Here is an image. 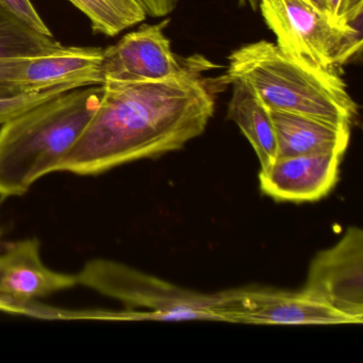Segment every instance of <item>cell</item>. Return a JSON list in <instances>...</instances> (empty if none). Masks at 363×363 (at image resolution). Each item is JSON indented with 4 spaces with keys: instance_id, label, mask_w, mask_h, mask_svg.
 <instances>
[{
    "instance_id": "cell-5",
    "label": "cell",
    "mask_w": 363,
    "mask_h": 363,
    "mask_svg": "<svg viewBox=\"0 0 363 363\" xmlns=\"http://www.w3.org/2000/svg\"><path fill=\"white\" fill-rule=\"evenodd\" d=\"M267 27L284 52L318 67L337 69L362 48V14L335 22L313 0H261Z\"/></svg>"
},
{
    "instance_id": "cell-8",
    "label": "cell",
    "mask_w": 363,
    "mask_h": 363,
    "mask_svg": "<svg viewBox=\"0 0 363 363\" xmlns=\"http://www.w3.org/2000/svg\"><path fill=\"white\" fill-rule=\"evenodd\" d=\"M169 23L165 20L143 25L114 45L103 48L104 84L161 82L178 75L190 58L179 60L172 52L171 42L164 35Z\"/></svg>"
},
{
    "instance_id": "cell-17",
    "label": "cell",
    "mask_w": 363,
    "mask_h": 363,
    "mask_svg": "<svg viewBox=\"0 0 363 363\" xmlns=\"http://www.w3.org/2000/svg\"><path fill=\"white\" fill-rule=\"evenodd\" d=\"M0 7H3L12 16L33 30L48 37H54L30 0H0Z\"/></svg>"
},
{
    "instance_id": "cell-6",
    "label": "cell",
    "mask_w": 363,
    "mask_h": 363,
    "mask_svg": "<svg viewBox=\"0 0 363 363\" xmlns=\"http://www.w3.org/2000/svg\"><path fill=\"white\" fill-rule=\"evenodd\" d=\"M103 48L60 46L54 50L0 59V96L43 92L58 86H101Z\"/></svg>"
},
{
    "instance_id": "cell-13",
    "label": "cell",
    "mask_w": 363,
    "mask_h": 363,
    "mask_svg": "<svg viewBox=\"0 0 363 363\" xmlns=\"http://www.w3.org/2000/svg\"><path fill=\"white\" fill-rule=\"evenodd\" d=\"M233 96L227 118L247 138L258 156L261 169L272 164L277 157L275 128L269 110L245 84L233 82Z\"/></svg>"
},
{
    "instance_id": "cell-7",
    "label": "cell",
    "mask_w": 363,
    "mask_h": 363,
    "mask_svg": "<svg viewBox=\"0 0 363 363\" xmlns=\"http://www.w3.org/2000/svg\"><path fill=\"white\" fill-rule=\"evenodd\" d=\"M306 295L347 316L363 320V233L350 227L337 244L318 252L301 289Z\"/></svg>"
},
{
    "instance_id": "cell-22",
    "label": "cell",
    "mask_w": 363,
    "mask_h": 363,
    "mask_svg": "<svg viewBox=\"0 0 363 363\" xmlns=\"http://www.w3.org/2000/svg\"><path fill=\"white\" fill-rule=\"evenodd\" d=\"M239 1L242 6H250L252 11H257L260 7L261 0H239ZM313 1L316 5L320 6L322 9L326 10V0H313Z\"/></svg>"
},
{
    "instance_id": "cell-12",
    "label": "cell",
    "mask_w": 363,
    "mask_h": 363,
    "mask_svg": "<svg viewBox=\"0 0 363 363\" xmlns=\"http://www.w3.org/2000/svg\"><path fill=\"white\" fill-rule=\"evenodd\" d=\"M277 143V157L316 152L343 154L350 143V127L299 114L269 110Z\"/></svg>"
},
{
    "instance_id": "cell-18",
    "label": "cell",
    "mask_w": 363,
    "mask_h": 363,
    "mask_svg": "<svg viewBox=\"0 0 363 363\" xmlns=\"http://www.w3.org/2000/svg\"><path fill=\"white\" fill-rule=\"evenodd\" d=\"M0 311L50 320L52 307L40 305L35 301H21L0 292Z\"/></svg>"
},
{
    "instance_id": "cell-1",
    "label": "cell",
    "mask_w": 363,
    "mask_h": 363,
    "mask_svg": "<svg viewBox=\"0 0 363 363\" xmlns=\"http://www.w3.org/2000/svg\"><path fill=\"white\" fill-rule=\"evenodd\" d=\"M210 67V61L194 56L169 79L104 84L99 108L58 172L99 175L184 147L214 113L216 86L203 75Z\"/></svg>"
},
{
    "instance_id": "cell-15",
    "label": "cell",
    "mask_w": 363,
    "mask_h": 363,
    "mask_svg": "<svg viewBox=\"0 0 363 363\" xmlns=\"http://www.w3.org/2000/svg\"><path fill=\"white\" fill-rule=\"evenodd\" d=\"M60 46L54 37L33 30L0 7V59L33 56Z\"/></svg>"
},
{
    "instance_id": "cell-9",
    "label": "cell",
    "mask_w": 363,
    "mask_h": 363,
    "mask_svg": "<svg viewBox=\"0 0 363 363\" xmlns=\"http://www.w3.org/2000/svg\"><path fill=\"white\" fill-rule=\"evenodd\" d=\"M224 322L252 324H352L347 316L299 292L243 289L220 293Z\"/></svg>"
},
{
    "instance_id": "cell-2",
    "label": "cell",
    "mask_w": 363,
    "mask_h": 363,
    "mask_svg": "<svg viewBox=\"0 0 363 363\" xmlns=\"http://www.w3.org/2000/svg\"><path fill=\"white\" fill-rule=\"evenodd\" d=\"M224 82L245 84L269 110L350 127L358 116L337 69L318 67L267 41L235 50Z\"/></svg>"
},
{
    "instance_id": "cell-4",
    "label": "cell",
    "mask_w": 363,
    "mask_h": 363,
    "mask_svg": "<svg viewBox=\"0 0 363 363\" xmlns=\"http://www.w3.org/2000/svg\"><path fill=\"white\" fill-rule=\"evenodd\" d=\"M77 284L130 308H145L139 320H222V294H201L180 288L124 263L95 259L76 274Z\"/></svg>"
},
{
    "instance_id": "cell-16",
    "label": "cell",
    "mask_w": 363,
    "mask_h": 363,
    "mask_svg": "<svg viewBox=\"0 0 363 363\" xmlns=\"http://www.w3.org/2000/svg\"><path fill=\"white\" fill-rule=\"evenodd\" d=\"M73 89L77 88L63 86L43 91V92L16 95V96H0V126L16 116L24 113L27 110Z\"/></svg>"
},
{
    "instance_id": "cell-14",
    "label": "cell",
    "mask_w": 363,
    "mask_h": 363,
    "mask_svg": "<svg viewBox=\"0 0 363 363\" xmlns=\"http://www.w3.org/2000/svg\"><path fill=\"white\" fill-rule=\"evenodd\" d=\"M90 20L93 31L116 37L145 20L146 12L137 0H69Z\"/></svg>"
},
{
    "instance_id": "cell-11",
    "label": "cell",
    "mask_w": 363,
    "mask_h": 363,
    "mask_svg": "<svg viewBox=\"0 0 363 363\" xmlns=\"http://www.w3.org/2000/svg\"><path fill=\"white\" fill-rule=\"evenodd\" d=\"M76 275L44 264L37 238L12 242L0 254V292L21 301H37L77 286Z\"/></svg>"
},
{
    "instance_id": "cell-10",
    "label": "cell",
    "mask_w": 363,
    "mask_h": 363,
    "mask_svg": "<svg viewBox=\"0 0 363 363\" xmlns=\"http://www.w3.org/2000/svg\"><path fill=\"white\" fill-rule=\"evenodd\" d=\"M342 158L337 152L276 158L259 173L260 190L278 201H320L337 184Z\"/></svg>"
},
{
    "instance_id": "cell-3",
    "label": "cell",
    "mask_w": 363,
    "mask_h": 363,
    "mask_svg": "<svg viewBox=\"0 0 363 363\" xmlns=\"http://www.w3.org/2000/svg\"><path fill=\"white\" fill-rule=\"evenodd\" d=\"M104 86L73 89L0 126V197L21 196L58 172L99 108Z\"/></svg>"
},
{
    "instance_id": "cell-20",
    "label": "cell",
    "mask_w": 363,
    "mask_h": 363,
    "mask_svg": "<svg viewBox=\"0 0 363 363\" xmlns=\"http://www.w3.org/2000/svg\"><path fill=\"white\" fill-rule=\"evenodd\" d=\"M363 12V0H343L340 10L339 22L347 24L361 16Z\"/></svg>"
},
{
    "instance_id": "cell-19",
    "label": "cell",
    "mask_w": 363,
    "mask_h": 363,
    "mask_svg": "<svg viewBox=\"0 0 363 363\" xmlns=\"http://www.w3.org/2000/svg\"><path fill=\"white\" fill-rule=\"evenodd\" d=\"M147 16L163 18L172 13L177 6L178 0H137Z\"/></svg>"
},
{
    "instance_id": "cell-21",
    "label": "cell",
    "mask_w": 363,
    "mask_h": 363,
    "mask_svg": "<svg viewBox=\"0 0 363 363\" xmlns=\"http://www.w3.org/2000/svg\"><path fill=\"white\" fill-rule=\"evenodd\" d=\"M342 4H343V0H326L327 12H328V13L330 14L331 18L337 23H340L339 16ZM341 24H343V23H341Z\"/></svg>"
},
{
    "instance_id": "cell-23",
    "label": "cell",
    "mask_w": 363,
    "mask_h": 363,
    "mask_svg": "<svg viewBox=\"0 0 363 363\" xmlns=\"http://www.w3.org/2000/svg\"><path fill=\"white\" fill-rule=\"evenodd\" d=\"M0 237H1V230H0Z\"/></svg>"
}]
</instances>
